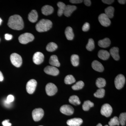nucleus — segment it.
I'll return each mask as SVG.
<instances>
[{"instance_id":"obj_1","label":"nucleus","mask_w":126,"mask_h":126,"mask_svg":"<svg viewBox=\"0 0 126 126\" xmlns=\"http://www.w3.org/2000/svg\"><path fill=\"white\" fill-rule=\"evenodd\" d=\"M7 25L11 29L16 30L23 29L24 27L23 19L18 15H14L11 16L9 18Z\"/></svg>"},{"instance_id":"obj_32","label":"nucleus","mask_w":126,"mask_h":126,"mask_svg":"<svg viewBox=\"0 0 126 126\" xmlns=\"http://www.w3.org/2000/svg\"><path fill=\"white\" fill-rule=\"evenodd\" d=\"M105 90L104 89L99 88L97 90L96 92L94 94V96L96 97L102 98L105 95Z\"/></svg>"},{"instance_id":"obj_30","label":"nucleus","mask_w":126,"mask_h":126,"mask_svg":"<svg viewBox=\"0 0 126 126\" xmlns=\"http://www.w3.org/2000/svg\"><path fill=\"white\" fill-rule=\"evenodd\" d=\"M94 106V104L89 100L85 101L82 106V108L84 111H87L89 110L90 108Z\"/></svg>"},{"instance_id":"obj_13","label":"nucleus","mask_w":126,"mask_h":126,"mask_svg":"<svg viewBox=\"0 0 126 126\" xmlns=\"http://www.w3.org/2000/svg\"><path fill=\"white\" fill-rule=\"evenodd\" d=\"M44 56L42 53L37 52L34 54L33 60L34 63L36 64H41L44 61Z\"/></svg>"},{"instance_id":"obj_5","label":"nucleus","mask_w":126,"mask_h":126,"mask_svg":"<svg viewBox=\"0 0 126 126\" xmlns=\"http://www.w3.org/2000/svg\"><path fill=\"white\" fill-rule=\"evenodd\" d=\"M126 82V79L123 75L119 74L115 78V87L118 89H120L123 87Z\"/></svg>"},{"instance_id":"obj_38","label":"nucleus","mask_w":126,"mask_h":126,"mask_svg":"<svg viewBox=\"0 0 126 126\" xmlns=\"http://www.w3.org/2000/svg\"><path fill=\"white\" fill-rule=\"evenodd\" d=\"M14 97L13 95L11 94L9 95L7 97V98L6 99V101H7L8 102L10 103H11L14 101Z\"/></svg>"},{"instance_id":"obj_40","label":"nucleus","mask_w":126,"mask_h":126,"mask_svg":"<svg viewBox=\"0 0 126 126\" xmlns=\"http://www.w3.org/2000/svg\"><path fill=\"white\" fill-rule=\"evenodd\" d=\"M102 1L105 4L110 5L112 4L113 2H114V0H102Z\"/></svg>"},{"instance_id":"obj_2","label":"nucleus","mask_w":126,"mask_h":126,"mask_svg":"<svg viewBox=\"0 0 126 126\" xmlns=\"http://www.w3.org/2000/svg\"><path fill=\"white\" fill-rule=\"evenodd\" d=\"M52 26V23L49 20L43 19L36 25V29L39 32H44L49 30Z\"/></svg>"},{"instance_id":"obj_16","label":"nucleus","mask_w":126,"mask_h":126,"mask_svg":"<svg viewBox=\"0 0 126 126\" xmlns=\"http://www.w3.org/2000/svg\"><path fill=\"white\" fill-rule=\"evenodd\" d=\"M92 67L94 70L97 72H103L104 68L102 64L99 61L94 60L92 63Z\"/></svg>"},{"instance_id":"obj_45","label":"nucleus","mask_w":126,"mask_h":126,"mask_svg":"<svg viewBox=\"0 0 126 126\" xmlns=\"http://www.w3.org/2000/svg\"><path fill=\"white\" fill-rule=\"evenodd\" d=\"M118 2L122 4H126V0H118Z\"/></svg>"},{"instance_id":"obj_6","label":"nucleus","mask_w":126,"mask_h":126,"mask_svg":"<svg viewBox=\"0 0 126 126\" xmlns=\"http://www.w3.org/2000/svg\"><path fill=\"white\" fill-rule=\"evenodd\" d=\"M32 117L35 121L38 122L42 119L44 115V110L42 108H36L32 111Z\"/></svg>"},{"instance_id":"obj_28","label":"nucleus","mask_w":126,"mask_h":126,"mask_svg":"<svg viewBox=\"0 0 126 126\" xmlns=\"http://www.w3.org/2000/svg\"><path fill=\"white\" fill-rule=\"evenodd\" d=\"M106 83V80L102 78H98L96 81V85L99 88H102L105 87Z\"/></svg>"},{"instance_id":"obj_42","label":"nucleus","mask_w":126,"mask_h":126,"mask_svg":"<svg viewBox=\"0 0 126 126\" xmlns=\"http://www.w3.org/2000/svg\"><path fill=\"white\" fill-rule=\"evenodd\" d=\"M82 0H70L69 1L70 2L73 4H79L83 2Z\"/></svg>"},{"instance_id":"obj_8","label":"nucleus","mask_w":126,"mask_h":126,"mask_svg":"<svg viewBox=\"0 0 126 126\" xmlns=\"http://www.w3.org/2000/svg\"><path fill=\"white\" fill-rule=\"evenodd\" d=\"M46 91L47 95L52 96L54 95L58 91V88L54 84L49 83L47 84L45 88Z\"/></svg>"},{"instance_id":"obj_18","label":"nucleus","mask_w":126,"mask_h":126,"mask_svg":"<svg viewBox=\"0 0 126 126\" xmlns=\"http://www.w3.org/2000/svg\"><path fill=\"white\" fill-rule=\"evenodd\" d=\"M42 14L45 16L51 15L54 11V9L51 6L46 5L42 7L41 9Z\"/></svg>"},{"instance_id":"obj_29","label":"nucleus","mask_w":126,"mask_h":126,"mask_svg":"<svg viewBox=\"0 0 126 126\" xmlns=\"http://www.w3.org/2000/svg\"><path fill=\"white\" fill-rule=\"evenodd\" d=\"M58 45L55 43L51 42L47 45L46 47L47 51L49 52H53L58 48Z\"/></svg>"},{"instance_id":"obj_37","label":"nucleus","mask_w":126,"mask_h":126,"mask_svg":"<svg viewBox=\"0 0 126 126\" xmlns=\"http://www.w3.org/2000/svg\"><path fill=\"white\" fill-rule=\"evenodd\" d=\"M90 29V25L88 23H86L83 26L82 30L84 32L88 31Z\"/></svg>"},{"instance_id":"obj_14","label":"nucleus","mask_w":126,"mask_h":126,"mask_svg":"<svg viewBox=\"0 0 126 126\" xmlns=\"http://www.w3.org/2000/svg\"><path fill=\"white\" fill-rule=\"evenodd\" d=\"M82 119L80 118H74L68 120L67 124L69 126H79L82 123Z\"/></svg>"},{"instance_id":"obj_24","label":"nucleus","mask_w":126,"mask_h":126,"mask_svg":"<svg viewBox=\"0 0 126 126\" xmlns=\"http://www.w3.org/2000/svg\"><path fill=\"white\" fill-rule=\"evenodd\" d=\"M114 7L111 6H109L105 9V14L109 19L112 18L114 16Z\"/></svg>"},{"instance_id":"obj_7","label":"nucleus","mask_w":126,"mask_h":126,"mask_svg":"<svg viewBox=\"0 0 126 126\" xmlns=\"http://www.w3.org/2000/svg\"><path fill=\"white\" fill-rule=\"evenodd\" d=\"M112 112V108L111 106L108 104L106 103L102 106L101 109V114L106 117H109Z\"/></svg>"},{"instance_id":"obj_26","label":"nucleus","mask_w":126,"mask_h":126,"mask_svg":"<svg viewBox=\"0 0 126 126\" xmlns=\"http://www.w3.org/2000/svg\"><path fill=\"white\" fill-rule=\"evenodd\" d=\"M57 6L59 7L58 10V15L59 16H60L63 15V14L66 5L63 2H59L57 3Z\"/></svg>"},{"instance_id":"obj_49","label":"nucleus","mask_w":126,"mask_h":126,"mask_svg":"<svg viewBox=\"0 0 126 126\" xmlns=\"http://www.w3.org/2000/svg\"><path fill=\"white\" fill-rule=\"evenodd\" d=\"M108 126V125H106V126Z\"/></svg>"},{"instance_id":"obj_35","label":"nucleus","mask_w":126,"mask_h":126,"mask_svg":"<svg viewBox=\"0 0 126 126\" xmlns=\"http://www.w3.org/2000/svg\"><path fill=\"white\" fill-rule=\"evenodd\" d=\"M84 83L82 81H79L72 87V88L74 90H79L83 87Z\"/></svg>"},{"instance_id":"obj_41","label":"nucleus","mask_w":126,"mask_h":126,"mask_svg":"<svg viewBox=\"0 0 126 126\" xmlns=\"http://www.w3.org/2000/svg\"><path fill=\"white\" fill-rule=\"evenodd\" d=\"M5 39L7 40H10L12 38V35L9 34H5Z\"/></svg>"},{"instance_id":"obj_44","label":"nucleus","mask_w":126,"mask_h":126,"mask_svg":"<svg viewBox=\"0 0 126 126\" xmlns=\"http://www.w3.org/2000/svg\"><path fill=\"white\" fill-rule=\"evenodd\" d=\"M4 106H5L6 107L9 108L11 106V103L8 102L6 101V99L4 101Z\"/></svg>"},{"instance_id":"obj_36","label":"nucleus","mask_w":126,"mask_h":126,"mask_svg":"<svg viewBox=\"0 0 126 126\" xmlns=\"http://www.w3.org/2000/svg\"><path fill=\"white\" fill-rule=\"evenodd\" d=\"M119 123L122 126L126 125V112L122 113L119 116Z\"/></svg>"},{"instance_id":"obj_9","label":"nucleus","mask_w":126,"mask_h":126,"mask_svg":"<svg viewBox=\"0 0 126 126\" xmlns=\"http://www.w3.org/2000/svg\"><path fill=\"white\" fill-rule=\"evenodd\" d=\"M37 84V82L35 79H32L28 81L26 87L27 93L30 94L33 93L36 89Z\"/></svg>"},{"instance_id":"obj_48","label":"nucleus","mask_w":126,"mask_h":126,"mask_svg":"<svg viewBox=\"0 0 126 126\" xmlns=\"http://www.w3.org/2000/svg\"><path fill=\"white\" fill-rule=\"evenodd\" d=\"M96 126H102V125L101 124V123H99Z\"/></svg>"},{"instance_id":"obj_50","label":"nucleus","mask_w":126,"mask_h":126,"mask_svg":"<svg viewBox=\"0 0 126 126\" xmlns=\"http://www.w3.org/2000/svg\"></svg>"},{"instance_id":"obj_15","label":"nucleus","mask_w":126,"mask_h":126,"mask_svg":"<svg viewBox=\"0 0 126 126\" xmlns=\"http://www.w3.org/2000/svg\"><path fill=\"white\" fill-rule=\"evenodd\" d=\"M77 9V6L75 5H67L65 6L63 14L65 16L69 17L70 16L71 14Z\"/></svg>"},{"instance_id":"obj_19","label":"nucleus","mask_w":126,"mask_h":126,"mask_svg":"<svg viewBox=\"0 0 126 126\" xmlns=\"http://www.w3.org/2000/svg\"><path fill=\"white\" fill-rule=\"evenodd\" d=\"M98 56L99 58L103 60L108 59L110 57V54L109 52L104 50H100L98 54Z\"/></svg>"},{"instance_id":"obj_34","label":"nucleus","mask_w":126,"mask_h":126,"mask_svg":"<svg viewBox=\"0 0 126 126\" xmlns=\"http://www.w3.org/2000/svg\"><path fill=\"white\" fill-rule=\"evenodd\" d=\"M94 41L93 39H89L88 42L86 45V48L88 51H91L94 49Z\"/></svg>"},{"instance_id":"obj_17","label":"nucleus","mask_w":126,"mask_h":126,"mask_svg":"<svg viewBox=\"0 0 126 126\" xmlns=\"http://www.w3.org/2000/svg\"><path fill=\"white\" fill-rule=\"evenodd\" d=\"M110 54L112 56L113 58L116 61H118L120 59L119 54V48L117 47H113L110 50Z\"/></svg>"},{"instance_id":"obj_27","label":"nucleus","mask_w":126,"mask_h":126,"mask_svg":"<svg viewBox=\"0 0 126 126\" xmlns=\"http://www.w3.org/2000/svg\"><path fill=\"white\" fill-rule=\"evenodd\" d=\"M71 61L72 65L77 67L79 64V57L78 55L73 54L71 56Z\"/></svg>"},{"instance_id":"obj_46","label":"nucleus","mask_w":126,"mask_h":126,"mask_svg":"<svg viewBox=\"0 0 126 126\" xmlns=\"http://www.w3.org/2000/svg\"><path fill=\"white\" fill-rule=\"evenodd\" d=\"M3 79H4V77H3V75L1 72L0 71V81H3Z\"/></svg>"},{"instance_id":"obj_20","label":"nucleus","mask_w":126,"mask_h":126,"mask_svg":"<svg viewBox=\"0 0 126 126\" xmlns=\"http://www.w3.org/2000/svg\"><path fill=\"white\" fill-rule=\"evenodd\" d=\"M38 18V14L35 10L32 11L28 15V19L32 23H35L37 21Z\"/></svg>"},{"instance_id":"obj_39","label":"nucleus","mask_w":126,"mask_h":126,"mask_svg":"<svg viewBox=\"0 0 126 126\" xmlns=\"http://www.w3.org/2000/svg\"><path fill=\"white\" fill-rule=\"evenodd\" d=\"M9 120H5L2 122V124L3 126H11V123L9 122Z\"/></svg>"},{"instance_id":"obj_3","label":"nucleus","mask_w":126,"mask_h":126,"mask_svg":"<svg viewBox=\"0 0 126 126\" xmlns=\"http://www.w3.org/2000/svg\"><path fill=\"white\" fill-rule=\"evenodd\" d=\"M34 38L33 35L30 33H26L21 35L19 36V41L21 44H26L33 41Z\"/></svg>"},{"instance_id":"obj_22","label":"nucleus","mask_w":126,"mask_h":126,"mask_svg":"<svg viewBox=\"0 0 126 126\" xmlns=\"http://www.w3.org/2000/svg\"><path fill=\"white\" fill-rule=\"evenodd\" d=\"M49 63L52 66L59 67L60 65L58 57L56 55H52L50 56L49 60Z\"/></svg>"},{"instance_id":"obj_11","label":"nucleus","mask_w":126,"mask_h":126,"mask_svg":"<svg viewBox=\"0 0 126 126\" xmlns=\"http://www.w3.org/2000/svg\"><path fill=\"white\" fill-rule=\"evenodd\" d=\"M60 111L61 113L64 115H71L74 112V109L70 105H64L60 108Z\"/></svg>"},{"instance_id":"obj_33","label":"nucleus","mask_w":126,"mask_h":126,"mask_svg":"<svg viewBox=\"0 0 126 126\" xmlns=\"http://www.w3.org/2000/svg\"><path fill=\"white\" fill-rule=\"evenodd\" d=\"M119 123L118 118L116 116L110 119V121L109 122V126H119Z\"/></svg>"},{"instance_id":"obj_12","label":"nucleus","mask_w":126,"mask_h":126,"mask_svg":"<svg viewBox=\"0 0 126 126\" xmlns=\"http://www.w3.org/2000/svg\"><path fill=\"white\" fill-rule=\"evenodd\" d=\"M44 71L47 74L52 76H57L59 73L57 68L52 66H47L45 68Z\"/></svg>"},{"instance_id":"obj_23","label":"nucleus","mask_w":126,"mask_h":126,"mask_svg":"<svg viewBox=\"0 0 126 126\" xmlns=\"http://www.w3.org/2000/svg\"><path fill=\"white\" fill-rule=\"evenodd\" d=\"M98 44L100 47L102 48H107L110 46L111 44V41L108 38H105L103 39L99 40Z\"/></svg>"},{"instance_id":"obj_10","label":"nucleus","mask_w":126,"mask_h":126,"mask_svg":"<svg viewBox=\"0 0 126 126\" xmlns=\"http://www.w3.org/2000/svg\"><path fill=\"white\" fill-rule=\"evenodd\" d=\"M98 20L99 23L104 27H108L111 24L110 19L105 14H102L98 16Z\"/></svg>"},{"instance_id":"obj_47","label":"nucleus","mask_w":126,"mask_h":126,"mask_svg":"<svg viewBox=\"0 0 126 126\" xmlns=\"http://www.w3.org/2000/svg\"><path fill=\"white\" fill-rule=\"evenodd\" d=\"M2 22V20L1 19V18H0V25L1 24V23Z\"/></svg>"},{"instance_id":"obj_4","label":"nucleus","mask_w":126,"mask_h":126,"mask_svg":"<svg viewBox=\"0 0 126 126\" xmlns=\"http://www.w3.org/2000/svg\"><path fill=\"white\" fill-rule=\"evenodd\" d=\"M10 60L12 64L16 67H19L21 66L22 59L19 55L16 53L12 54L10 56Z\"/></svg>"},{"instance_id":"obj_31","label":"nucleus","mask_w":126,"mask_h":126,"mask_svg":"<svg viewBox=\"0 0 126 126\" xmlns=\"http://www.w3.org/2000/svg\"><path fill=\"white\" fill-rule=\"evenodd\" d=\"M75 79L73 75H68L65 77L64 79V83L66 84H70L75 82Z\"/></svg>"},{"instance_id":"obj_21","label":"nucleus","mask_w":126,"mask_h":126,"mask_svg":"<svg viewBox=\"0 0 126 126\" xmlns=\"http://www.w3.org/2000/svg\"><path fill=\"white\" fill-rule=\"evenodd\" d=\"M65 34L66 38L69 40H72L74 38V34L72 27H67L65 29Z\"/></svg>"},{"instance_id":"obj_43","label":"nucleus","mask_w":126,"mask_h":126,"mask_svg":"<svg viewBox=\"0 0 126 126\" xmlns=\"http://www.w3.org/2000/svg\"><path fill=\"white\" fill-rule=\"evenodd\" d=\"M84 4L87 6H90L91 4V1L90 0H84Z\"/></svg>"},{"instance_id":"obj_25","label":"nucleus","mask_w":126,"mask_h":126,"mask_svg":"<svg viewBox=\"0 0 126 126\" xmlns=\"http://www.w3.org/2000/svg\"><path fill=\"white\" fill-rule=\"evenodd\" d=\"M69 101L73 105L77 106L81 104V101L79 97L76 95H73L69 98Z\"/></svg>"}]
</instances>
